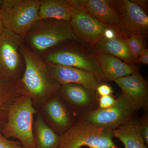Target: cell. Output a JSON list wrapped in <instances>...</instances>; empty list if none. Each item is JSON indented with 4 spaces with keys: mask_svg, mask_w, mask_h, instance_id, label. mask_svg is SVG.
I'll list each match as a JSON object with an SVG mask.
<instances>
[{
    "mask_svg": "<svg viewBox=\"0 0 148 148\" xmlns=\"http://www.w3.org/2000/svg\"><path fill=\"white\" fill-rule=\"evenodd\" d=\"M24 37L4 29L0 35V80L16 82L24 73V58L20 48Z\"/></svg>",
    "mask_w": 148,
    "mask_h": 148,
    "instance_id": "6",
    "label": "cell"
},
{
    "mask_svg": "<svg viewBox=\"0 0 148 148\" xmlns=\"http://www.w3.org/2000/svg\"><path fill=\"white\" fill-rule=\"evenodd\" d=\"M36 112L31 98L25 95L19 96L10 108L2 134L8 139H18L24 148H36L33 127Z\"/></svg>",
    "mask_w": 148,
    "mask_h": 148,
    "instance_id": "3",
    "label": "cell"
},
{
    "mask_svg": "<svg viewBox=\"0 0 148 148\" xmlns=\"http://www.w3.org/2000/svg\"><path fill=\"white\" fill-rule=\"evenodd\" d=\"M91 48L95 53L112 56L127 64L135 66L136 60L130 52L124 39L122 37L118 36L112 39L103 38Z\"/></svg>",
    "mask_w": 148,
    "mask_h": 148,
    "instance_id": "17",
    "label": "cell"
},
{
    "mask_svg": "<svg viewBox=\"0 0 148 148\" xmlns=\"http://www.w3.org/2000/svg\"><path fill=\"white\" fill-rule=\"evenodd\" d=\"M113 135L122 142L125 148H147L140 131L139 121L133 118L114 130Z\"/></svg>",
    "mask_w": 148,
    "mask_h": 148,
    "instance_id": "18",
    "label": "cell"
},
{
    "mask_svg": "<svg viewBox=\"0 0 148 148\" xmlns=\"http://www.w3.org/2000/svg\"><path fill=\"white\" fill-rule=\"evenodd\" d=\"M20 52L25 67L21 78L15 82V87L20 95L31 98L38 109L58 93L61 85L51 75L40 56L25 43L21 45Z\"/></svg>",
    "mask_w": 148,
    "mask_h": 148,
    "instance_id": "1",
    "label": "cell"
},
{
    "mask_svg": "<svg viewBox=\"0 0 148 148\" xmlns=\"http://www.w3.org/2000/svg\"><path fill=\"white\" fill-rule=\"evenodd\" d=\"M40 0H3L0 15L4 29L22 37L40 20Z\"/></svg>",
    "mask_w": 148,
    "mask_h": 148,
    "instance_id": "5",
    "label": "cell"
},
{
    "mask_svg": "<svg viewBox=\"0 0 148 148\" xmlns=\"http://www.w3.org/2000/svg\"><path fill=\"white\" fill-rule=\"evenodd\" d=\"M24 39L25 45L40 56L64 42H79L69 21L54 19H40Z\"/></svg>",
    "mask_w": 148,
    "mask_h": 148,
    "instance_id": "2",
    "label": "cell"
},
{
    "mask_svg": "<svg viewBox=\"0 0 148 148\" xmlns=\"http://www.w3.org/2000/svg\"><path fill=\"white\" fill-rule=\"evenodd\" d=\"M133 2L139 6L144 11L147 10L148 8V1L147 0H133Z\"/></svg>",
    "mask_w": 148,
    "mask_h": 148,
    "instance_id": "29",
    "label": "cell"
},
{
    "mask_svg": "<svg viewBox=\"0 0 148 148\" xmlns=\"http://www.w3.org/2000/svg\"><path fill=\"white\" fill-rule=\"evenodd\" d=\"M3 5V0H0V10L1 8Z\"/></svg>",
    "mask_w": 148,
    "mask_h": 148,
    "instance_id": "31",
    "label": "cell"
},
{
    "mask_svg": "<svg viewBox=\"0 0 148 148\" xmlns=\"http://www.w3.org/2000/svg\"><path fill=\"white\" fill-rule=\"evenodd\" d=\"M135 111L121 94L116 99L114 106L108 108L92 110L80 119L98 127L114 130L132 119Z\"/></svg>",
    "mask_w": 148,
    "mask_h": 148,
    "instance_id": "8",
    "label": "cell"
},
{
    "mask_svg": "<svg viewBox=\"0 0 148 148\" xmlns=\"http://www.w3.org/2000/svg\"><path fill=\"white\" fill-rule=\"evenodd\" d=\"M95 92L82 85L68 84L61 85L58 93L74 116L82 117L95 110L98 100Z\"/></svg>",
    "mask_w": 148,
    "mask_h": 148,
    "instance_id": "12",
    "label": "cell"
},
{
    "mask_svg": "<svg viewBox=\"0 0 148 148\" xmlns=\"http://www.w3.org/2000/svg\"><path fill=\"white\" fill-rule=\"evenodd\" d=\"M96 92L100 96L112 95L113 92L112 88L106 84H100L96 88Z\"/></svg>",
    "mask_w": 148,
    "mask_h": 148,
    "instance_id": "26",
    "label": "cell"
},
{
    "mask_svg": "<svg viewBox=\"0 0 148 148\" xmlns=\"http://www.w3.org/2000/svg\"><path fill=\"white\" fill-rule=\"evenodd\" d=\"M21 95L16 90L15 82L0 80V133L6 123L11 106Z\"/></svg>",
    "mask_w": 148,
    "mask_h": 148,
    "instance_id": "21",
    "label": "cell"
},
{
    "mask_svg": "<svg viewBox=\"0 0 148 148\" xmlns=\"http://www.w3.org/2000/svg\"><path fill=\"white\" fill-rule=\"evenodd\" d=\"M0 148H24L20 142L12 141L0 133Z\"/></svg>",
    "mask_w": 148,
    "mask_h": 148,
    "instance_id": "23",
    "label": "cell"
},
{
    "mask_svg": "<svg viewBox=\"0 0 148 148\" xmlns=\"http://www.w3.org/2000/svg\"><path fill=\"white\" fill-rule=\"evenodd\" d=\"M118 36L121 37L114 27L109 26L104 31L103 38L107 39H112Z\"/></svg>",
    "mask_w": 148,
    "mask_h": 148,
    "instance_id": "27",
    "label": "cell"
},
{
    "mask_svg": "<svg viewBox=\"0 0 148 148\" xmlns=\"http://www.w3.org/2000/svg\"><path fill=\"white\" fill-rule=\"evenodd\" d=\"M71 6H77L107 26L117 30L120 22L119 14L111 1L105 0H67Z\"/></svg>",
    "mask_w": 148,
    "mask_h": 148,
    "instance_id": "14",
    "label": "cell"
},
{
    "mask_svg": "<svg viewBox=\"0 0 148 148\" xmlns=\"http://www.w3.org/2000/svg\"><path fill=\"white\" fill-rule=\"evenodd\" d=\"M113 130L80 119L61 136L58 148H120L113 141Z\"/></svg>",
    "mask_w": 148,
    "mask_h": 148,
    "instance_id": "4",
    "label": "cell"
},
{
    "mask_svg": "<svg viewBox=\"0 0 148 148\" xmlns=\"http://www.w3.org/2000/svg\"><path fill=\"white\" fill-rule=\"evenodd\" d=\"M140 123V129L146 146L148 145V116L146 113L141 119Z\"/></svg>",
    "mask_w": 148,
    "mask_h": 148,
    "instance_id": "25",
    "label": "cell"
},
{
    "mask_svg": "<svg viewBox=\"0 0 148 148\" xmlns=\"http://www.w3.org/2000/svg\"><path fill=\"white\" fill-rule=\"evenodd\" d=\"M142 63L145 65H148V49L146 48L141 54L139 58L136 60V64Z\"/></svg>",
    "mask_w": 148,
    "mask_h": 148,
    "instance_id": "28",
    "label": "cell"
},
{
    "mask_svg": "<svg viewBox=\"0 0 148 148\" xmlns=\"http://www.w3.org/2000/svg\"><path fill=\"white\" fill-rule=\"evenodd\" d=\"M47 64L49 71L61 85L76 84L96 92L100 82L92 74L73 67Z\"/></svg>",
    "mask_w": 148,
    "mask_h": 148,
    "instance_id": "15",
    "label": "cell"
},
{
    "mask_svg": "<svg viewBox=\"0 0 148 148\" xmlns=\"http://www.w3.org/2000/svg\"><path fill=\"white\" fill-rule=\"evenodd\" d=\"M42 58L47 64L81 69L94 75L100 82L105 81L94 53L79 49L69 48L49 52Z\"/></svg>",
    "mask_w": 148,
    "mask_h": 148,
    "instance_id": "7",
    "label": "cell"
},
{
    "mask_svg": "<svg viewBox=\"0 0 148 148\" xmlns=\"http://www.w3.org/2000/svg\"><path fill=\"white\" fill-rule=\"evenodd\" d=\"M37 110L46 124L60 136L76 122L74 115L58 93Z\"/></svg>",
    "mask_w": 148,
    "mask_h": 148,
    "instance_id": "10",
    "label": "cell"
},
{
    "mask_svg": "<svg viewBox=\"0 0 148 148\" xmlns=\"http://www.w3.org/2000/svg\"><path fill=\"white\" fill-rule=\"evenodd\" d=\"M116 99L112 95L100 96L98 99L99 108L106 109L110 108L114 105Z\"/></svg>",
    "mask_w": 148,
    "mask_h": 148,
    "instance_id": "24",
    "label": "cell"
},
{
    "mask_svg": "<svg viewBox=\"0 0 148 148\" xmlns=\"http://www.w3.org/2000/svg\"><path fill=\"white\" fill-rule=\"evenodd\" d=\"M144 38L140 35L132 34L124 39L130 52L136 61L141 53L147 48Z\"/></svg>",
    "mask_w": 148,
    "mask_h": 148,
    "instance_id": "22",
    "label": "cell"
},
{
    "mask_svg": "<svg viewBox=\"0 0 148 148\" xmlns=\"http://www.w3.org/2000/svg\"><path fill=\"white\" fill-rule=\"evenodd\" d=\"M33 127L36 148H58L61 136L57 135L46 124L37 110Z\"/></svg>",
    "mask_w": 148,
    "mask_h": 148,
    "instance_id": "20",
    "label": "cell"
},
{
    "mask_svg": "<svg viewBox=\"0 0 148 148\" xmlns=\"http://www.w3.org/2000/svg\"><path fill=\"white\" fill-rule=\"evenodd\" d=\"M114 81L121 89L122 95L135 110L147 107L148 100L147 82L139 71Z\"/></svg>",
    "mask_w": 148,
    "mask_h": 148,
    "instance_id": "13",
    "label": "cell"
},
{
    "mask_svg": "<svg viewBox=\"0 0 148 148\" xmlns=\"http://www.w3.org/2000/svg\"><path fill=\"white\" fill-rule=\"evenodd\" d=\"M4 29V27L3 25L2 21L1 15H0V35L2 33Z\"/></svg>",
    "mask_w": 148,
    "mask_h": 148,
    "instance_id": "30",
    "label": "cell"
},
{
    "mask_svg": "<svg viewBox=\"0 0 148 148\" xmlns=\"http://www.w3.org/2000/svg\"><path fill=\"white\" fill-rule=\"evenodd\" d=\"M74 8L67 0H40V19H54L70 21Z\"/></svg>",
    "mask_w": 148,
    "mask_h": 148,
    "instance_id": "19",
    "label": "cell"
},
{
    "mask_svg": "<svg viewBox=\"0 0 148 148\" xmlns=\"http://www.w3.org/2000/svg\"><path fill=\"white\" fill-rule=\"evenodd\" d=\"M105 81H114L138 71V67L108 54L94 53Z\"/></svg>",
    "mask_w": 148,
    "mask_h": 148,
    "instance_id": "16",
    "label": "cell"
},
{
    "mask_svg": "<svg viewBox=\"0 0 148 148\" xmlns=\"http://www.w3.org/2000/svg\"><path fill=\"white\" fill-rule=\"evenodd\" d=\"M72 6L74 10L69 22L74 34L79 42L91 48L103 38L104 31L109 26L96 20L79 7Z\"/></svg>",
    "mask_w": 148,
    "mask_h": 148,
    "instance_id": "11",
    "label": "cell"
},
{
    "mask_svg": "<svg viewBox=\"0 0 148 148\" xmlns=\"http://www.w3.org/2000/svg\"><path fill=\"white\" fill-rule=\"evenodd\" d=\"M119 14L120 22L117 31L122 38L132 34L145 37L148 33V16L143 9L132 1H111Z\"/></svg>",
    "mask_w": 148,
    "mask_h": 148,
    "instance_id": "9",
    "label": "cell"
}]
</instances>
